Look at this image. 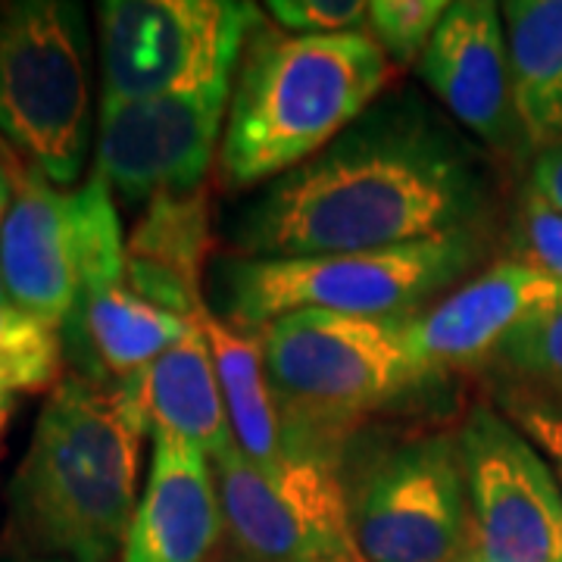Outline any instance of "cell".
Wrapping results in <instances>:
<instances>
[{
  "instance_id": "d4e9b609",
  "label": "cell",
  "mask_w": 562,
  "mask_h": 562,
  "mask_svg": "<svg viewBox=\"0 0 562 562\" xmlns=\"http://www.w3.org/2000/svg\"><path fill=\"white\" fill-rule=\"evenodd\" d=\"M266 16L291 35H350L366 32L369 3L362 0H269Z\"/></svg>"
},
{
  "instance_id": "f546056e",
  "label": "cell",
  "mask_w": 562,
  "mask_h": 562,
  "mask_svg": "<svg viewBox=\"0 0 562 562\" xmlns=\"http://www.w3.org/2000/svg\"><path fill=\"white\" fill-rule=\"evenodd\" d=\"M10 303V294H7V284H3V272H0V306Z\"/></svg>"
},
{
  "instance_id": "277c9868",
  "label": "cell",
  "mask_w": 562,
  "mask_h": 562,
  "mask_svg": "<svg viewBox=\"0 0 562 562\" xmlns=\"http://www.w3.org/2000/svg\"><path fill=\"white\" fill-rule=\"evenodd\" d=\"M288 453L341 462L366 416L438 382L413 347V319L291 313L254 331Z\"/></svg>"
},
{
  "instance_id": "f1b7e54d",
  "label": "cell",
  "mask_w": 562,
  "mask_h": 562,
  "mask_svg": "<svg viewBox=\"0 0 562 562\" xmlns=\"http://www.w3.org/2000/svg\"><path fill=\"white\" fill-rule=\"evenodd\" d=\"M13 413H16V394L0 391V450H3V438H7V431H10Z\"/></svg>"
},
{
  "instance_id": "cb8c5ba5",
  "label": "cell",
  "mask_w": 562,
  "mask_h": 562,
  "mask_svg": "<svg viewBox=\"0 0 562 562\" xmlns=\"http://www.w3.org/2000/svg\"><path fill=\"white\" fill-rule=\"evenodd\" d=\"M509 244L516 254L513 260L528 262L562 284V213L550 210L531 191H525L519 201Z\"/></svg>"
},
{
  "instance_id": "6da1fadb",
  "label": "cell",
  "mask_w": 562,
  "mask_h": 562,
  "mask_svg": "<svg viewBox=\"0 0 562 562\" xmlns=\"http://www.w3.org/2000/svg\"><path fill=\"white\" fill-rule=\"evenodd\" d=\"M494 169L479 140L413 88H387L294 172L225 222L238 257H319L487 235Z\"/></svg>"
},
{
  "instance_id": "4dcf8cb0",
  "label": "cell",
  "mask_w": 562,
  "mask_h": 562,
  "mask_svg": "<svg viewBox=\"0 0 562 562\" xmlns=\"http://www.w3.org/2000/svg\"><path fill=\"white\" fill-rule=\"evenodd\" d=\"M462 562H491V560H484L482 553H475V550H472V553H469V557H465Z\"/></svg>"
},
{
  "instance_id": "83f0119b",
  "label": "cell",
  "mask_w": 562,
  "mask_h": 562,
  "mask_svg": "<svg viewBox=\"0 0 562 562\" xmlns=\"http://www.w3.org/2000/svg\"><path fill=\"white\" fill-rule=\"evenodd\" d=\"M16 166H20V157L7 144H0V225L10 213V203H13V172H16Z\"/></svg>"
},
{
  "instance_id": "4fadbf2b",
  "label": "cell",
  "mask_w": 562,
  "mask_h": 562,
  "mask_svg": "<svg viewBox=\"0 0 562 562\" xmlns=\"http://www.w3.org/2000/svg\"><path fill=\"white\" fill-rule=\"evenodd\" d=\"M557 303L562 284L547 272L519 260L494 262L413 319V347L422 366L443 379L494 360L519 325Z\"/></svg>"
},
{
  "instance_id": "52a82bcc",
  "label": "cell",
  "mask_w": 562,
  "mask_h": 562,
  "mask_svg": "<svg viewBox=\"0 0 562 562\" xmlns=\"http://www.w3.org/2000/svg\"><path fill=\"white\" fill-rule=\"evenodd\" d=\"M362 562H462L472 519L457 431H413L338 462Z\"/></svg>"
},
{
  "instance_id": "603a6c76",
  "label": "cell",
  "mask_w": 562,
  "mask_h": 562,
  "mask_svg": "<svg viewBox=\"0 0 562 562\" xmlns=\"http://www.w3.org/2000/svg\"><path fill=\"white\" fill-rule=\"evenodd\" d=\"M447 10V0H372L366 35L382 47L394 66H413L422 60Z\"/></svg>"
},
{
  "instance_id": "7402d4cb",
  "label": "cell",
  "mask_w": 562,
  "mask_h": 562,
  "mask_svg": "<svg viewBox=\"0 0 562 562\" xmlns=\"http://www.w3.org/2000/svg\"><path fill=\"white\" fill-rule=\"evenodd\" d=\"M491 362L519 382L562 394V303L519 325Z\"/></svg>"
},
{
  "instance_id": "1f68e13d",
  "label": "cell",
  "mask_w": 562,
  "mask_h": 562,
  "mask_svg": "<svg viewBox=\"0 0 562 562\" xmlns=\"http://www.w3.org/2000/svg\"><path fill=\"white\" fill-rule=\"evenodd\" d=\"M29 562H57V560H29Z\"/></svg>"
},
{
  "instance_id": "9a60e30c",
  "label": "cell",
  "mask_w": 562,
  "mask_h": 562,
  "mask_svg": "<svg viewBox=\"0 0 562 562\" xmlns=\"http://www.w3.org/2000/svg\"><path fill=\"white\" fill-rule=\"evenodd\" d=\"M225 538L213 462L194 443L154 435L150 475L122 543V562H213Z\"/></svg>"
},
{
  "instance_id": "3957f363",
  "label": "cell",
  "mask_w": 562,
  "mask_h": 562,
  "mask_svg": "<svg viewBox=\"0 0 562 562\" xmlns=\"http://www.w3.org/2000/svg\"><path fill=\"white\" fill-rule=\"evenodd\" d=\"M394 63L366 32L291 35L262 22L244 44L220 144V179L262 188L313 160L387 91Z\"/></svg>"
},
{
  "instance_id": "5b68a950",
  "label": "cell",
  "mask_w": 562,
  "mask_h": 562,
  "mask_svg": "<svg viewBox=\"0 0 562 562\" xmlns=\"http://www.w3.org/2000/svg\"><path fill=\"white\" fill-rule=\"evenodd\" d=\"M487 235L319 257H220L210 269L213 313L241 331L291 313L416 319L475 272Z\"/></svg>"
},
{
  "instance_id": "e0dca14e",
  "label": "cell",
  "mask_w": 562,
  "mask_h": 562,
  "mask_svg": "<svg viewBox=\"0 0 562 562\" xmlns=\"http://www.w3.org/2000/svg\"><path fill=\"white\" fill-rule=\"evenodd\" d=\"M198 319H184L138 297L128 284L79 297L63 325L66 362L98 384H125L179 344Z\"/></svg>"
},
{
  "instance_id": "ac0fdd59",
  "label": "cell",
  "mask_w": 562,
  "mask_h": 562,
  "mask_svg": "<svg viewBox=\"0 0 562 562\" xmlns=\"http://www.w3.org/2000/svg\"><path fill=\"white\" fill-rule=\"evenodd\" d=\"M147 435H169L220 460L235 447L213 350L201 322L132 382L120 384Z\"/></svg>"
},
{
  "instance_id": "30bf717a",
  "label": "cell",
  "mask_w": 562,
  "mask_h": 562,
  "mask_svg": "<svg viewBox=\"0 0 562 562\" xmlns=\"http://www.w3.org/2000/svg\"><path fill=\"white\" fill-rule=\"evenodd\" d=\"M472 550L491 562H562V487L513 422L479 403L457 428Z\"/></svg>"
},
{
  "instance_id": "8992f818",
  "label": "cell",
  "mask_w": 562,
  "mask_h": 562,
  "mask_svg": "<svg viewBox=\"0 0 562 562\" xmlns=\"http://www.w3.org/2000/svg\"><path fill=\"white\" fill-rule=\"evenodd\" d=\"M0 135L54 188L79 181L91 138L81 7L66 0L0 3Z\"/></svg>"
},
{
  "instance_id": "4316f807",
  "label": "cell",
  "mask_w": 562,
  "mask_h": 562,
  "mask_svg": "<svg viewBox=\"0 0 562 562\" xmlns=\"http://www.w3.org/2000/svg\"><path fill=\"white\" fill-rule=\"evenodd\" d=\"M528 191L538 201L547 203L550 210L562 213V140L535 154L531 176H528Z\"/></svg>"
},
{
  "instance_id": "7a4b0ae2",
  "label": "cell",
  "mask_w": 562,
  "mask_h": 562,
  "mask_svg": "<svg viewBox=\"0 0 562 562\" xmlns=\"http://www.w3.org/2000/svg\"><path fill=\"white\" fill-rule=\"evenodd\" d=\"M147 428L120 384L66 375L10 482L20 541L57 562H110L138 509Z\"/></svg>"
},
{
  "instance_id": "ffe728a7",
  "label": "cell",
  "mask_w": 562,
  "mask_h": 562,
  "mask_svg": "<svg viewBox=\"0 0 562 562\" xmlns=\"http://www.w3.org/2000/svg\"><path fill=\"white\" fill-rule=\"evenodd\" d=\"M198 322L213 350L235 447L254 465L279 469L288 457V447H284L279 403L266 375L260 338L254 331L228 325L213 310H206Z\"/></svg>"
},
{
  "instance_id": "2e32d148",
  "label": "cell",
  "mask_w": 562,
  "mask_h": 562,
  "mask_svg": "<svg viewBox=\"0 0 562 562\" xmlns=\"http://www.w3.org/2000/svg\"><path fill=\"white\" fill-rule=\"evenodd\" d=\"M210 254V191L157 194L125 238V284L160 310L201 319L203 269Z\"/></svg>"
},
{
  "instance_id": "ba28073f",
  "label": "cell",
  "mask_w": 562,
  "mask_h": 562,
  "mask_svg": "<svg viewBox=\"0 0 562 562\" xmlns=\"http://www.w3.org/2000/svg\"><path fill=\"white\" fill-rule=\"evenodd\" d=\"M262 16L241 0H106L98 7L101 106L235 79Z\"/></svg>"
},
{
  "instance_id": "8fae6325",
  "label": "cell",
  "mask_w": 562,
  "mask_h": 562,
  "mask_svg": "<svg viewBox=\"0 0 562 562\" xmlns=\"http://www.w3.org/2000/svg\"><path fill=\"white\" fill-rule=\"evenodd\" d=\"M235 79L198 91L101 106L98 169L113 194L150 201L201 188L220 157Z\"/></svg>"
},
{
  "instance_id": "5bb4252c",
  "label": "cell",
  "mask_w": 562,
  "mask_h": 562,
  "mask_svg": "<svg viewBox=\"0 0 562 562\" xmlns=\"http://www.w3.org/2000/svg\"><path fill=\"white\" fill-rule=\"evenodd\" d=\"M0 272L10 303L44 322H69L79 301V241L72 191H60L20 160L13 203L0 225Z\"/></svg>"
},
{
  "instance_id": "d6986e66",
  "label": "cell",
  "mask_w": 562,
  "mask_h": 562,
  "mask_svg": "<svg viewBox=\"0 0 562 562\" xmlns=\"http://www.w3.org/2000/svg\"><path fill=\"white\" fill-rule=\"evenodd\" d=\"M513 94L528 150L562 140V0L503 3Z\"/></svg>"
},
{
  "instance_id": "44dd1931",
  "label": "cell",
  "mask_w": 562,
  "mask_h": 562,
  "mask_svg": "<svg viewBox=\"0 0 562 562\" xmlns=\"http://www.w3.org/2000/svg\"><path fill=\"white\" fill-rule=\"evenodd\" d=\"M66 347L57 325L44 322L16 303L0 306V391H44L57 387L63 375Z\"/></svg>"
},
{
  "instance_id": "484cf974",
  "label": "cell",
  "mask_w": 562,
  "mask_h": 562,
  "mask_svg": "<svg viewBox=\"0 0 562 562\" xmlns=\"http://www.w3.org/2000/svg\"><path fill=\"white\" fill-rule=\"evenodd\" d=\"M516 419L522 425V431L528 435V441L535 447H541V453L553 462L557 479L562 487V416L553 409L543 406H519Z\"/></svg>"
},
{
  "instance_id": "9c48e42d",
  "label": "cell",
  "mask_w": 562,
  "mask_h": 562,
  "mask_svg": "<svg viewBox=\"0 0 562 562\" xmlns=\"http://www.w3.org/2000/svg\"><path fill=\"white\" fill-rule=\"evenodd\" d=\"M213 462L225 531L247 562H362L341 469L316 453H288L260 469L238 447Z\"/></svg>"
},
{
  "instance_id": "7c38bea8",
  "label": "cell",
  "mask_w": 562,
  "mask_h": 562,
  "mask_svg": "<svg viewBox=\"0 0 562 562\" xmlns=\"http://www.w3.org/2000/svg\"><path fill=\"white\" fill-rule=\"evenodd\" d=\"M416 69L443 113L479 140L487 154H528L513 94L509 38L497 3H450Z\"/></svg>"
}]
</instances>
